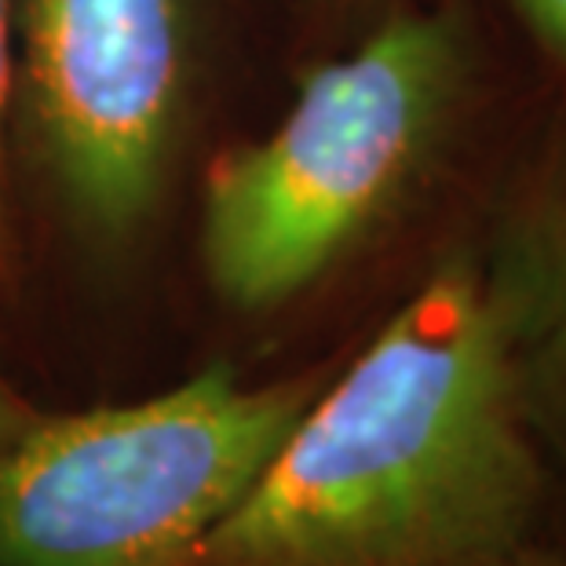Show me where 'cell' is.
I'll list each match as a JSON object with an SVG mask.
<instances>
[{"label":"cell","mask_w":566,"mask_h":566,"mask_svg":"<svg viewBox=\"0 0 566 566\" xmlns=\"http://www.w3.org/2000/svg\"><path fill=\"white\" fill-rule=\"evenodd\" d=\"M559 548V468L486 263L442 260L329 377L190 566H520Z\"/></svg>","instance_id":"cell-1"},{"label":"cell","mask_w":566,"mask_h":566,"mask_svg":"<svg viewBox=\"0 0 566 566\" xmlns=\"http://www.w3.org/2000/svg\"><path fill=\"white\" fill-rule=\"evenodd\" d=\"M468 77L450 11H399L311 70L268 136L216 154L198 256L227 307L293 304L388 220L436 158Z\"/></svg>","instance_id":"cell-2"},{"label":"cell","mask_w":566,"mask_h":566,"mask_svg":"<svg viewBox=\"0 0 566 566\" xmlns=\"http://www.w3.org/2000/svg\"><path fill=\"white\" fill-rule=\"evenodd\" d=\"M325 380L216 363L139 402L41 413L0 453V566H190Z\"/></svg>","instance_id":"cell-3"},{"label":"cell","mask_w":566,"mask_h":566,"mask_svg":"<svg viewBox=\"0 0 566 566\" xmlns=\"http://www.w3.org/2000/svg\"><path fill=\"white\" fill-rule=\"evenodd\" d=\"M15 103L59 216L132 249L184 161L201 0H11Z\"/></svg>","instance_id":"cell-4"},{"label":"cell","mask_w":566,"mask_h":566,"mask_svg":"<svg viewBox=\"0 0 566 566\" xmlns=\"http://www.w3.org/2000/svg\"><path fill=\"white\" fill-rule=\"evenodd\" d=\"M486 271L520 352L566 340V165L530 201Z\"/></svg>","instance_id":"cell-5"},{"label":"cell","mask_w":566,"mask_h":566,"mask_svg":"<svg viewBox=\"0 0 566 566\" xmlns=\"http://www.w3.org/2000/svg\"><path fill=\"white\" fill-rule=\"evenodd\" d=\"M523 395L541 442H566V340L523 352Z\"/></svg>","instance_id":"cell-6"},{"label":"cell","mask_w":566,"mask_h":566,"mask_svg":"<svg viewBox=\"0 0 566 566\" xmlns=\"http://www.w3.org/2000/svg\"><path fill=\"white\" fill-rule=\"evenodd\" d=\"M15 106V52H11V0H0V282L15 268V220H11L8 122Z\"/></svg>","instance_id":"cell-7"},{"label":"cell","mask_w":566,"mask_h":566,"mask_svg":"<svg viewBox=\"0 0 566 566\" xmlns=\"http://www.w3.org/2000/svg\"><path fill=\"white\" fill-rule=\"evenodd\" d=\"M515 8L541 44L566 55V0H515Z\"/></svg>","instance_id":"cell-8"},{"label":"cell","mask_w":566,"mask_h":566,"mask_svg":"<svg viewBox=\"0 0 566 566\" xmlns=\"http://www.w3.org/2000/svg\"><path fill=\"white\" fill-rule=\"evenodd\" d=\"M38 417H41V409L4 377V369H0V453H4Z\"/></svg>","instance_id":"cell-9"},{"label":"cell","mask_w":566,"mask_h":566,"mask_svg":"<svg viewBox=\"0 0 566 566\" xmlns=\"http://www.w3.org/2000/svg\"><path fill=\"white\" fill-rule=\"evenodd\" d=\"M520 566H566V552H548V556H537V559L520 563Z\"/></svg>","instance_id":"cell-10"}]
</instances>
